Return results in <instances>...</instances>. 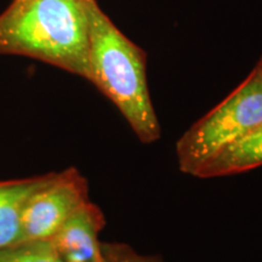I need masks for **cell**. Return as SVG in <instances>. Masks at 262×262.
I'll return each mask as SVG.
<instances>
[{"instance_id":"6da1fadb","label":"cell","mask_w":262,"mask_h":262,"mask_svg":"<svg viewBox=\"0 0 262 262\" xmlns=\"http://www.w3.org/2000/svg\"><path fill=\"white\" fill-rule=\"evenodd\" d=\"M89 0H14L0 15V54L89 78Z\"/></svg>"},{"instance_id":"7a4b0ae2","label":"cell","mask_w":262,"mask_h":262,"mask_svg":"<svg viewBox=\"0 0 262 262\" xmlns=\"http://www.w3.org/2000/svg\"><path fill=\"white\" fill-rule=\"evenodd\" d=\"M89 78L116 104L143 143L159 140L160 125L147 84V55L118 29L96 0L88 2Z\"/></svg>"},{"instance_id":"3957f363","label":"cell","mask_w":262,"mask_h":262,"mask_svg":"<svg viewBox=\"0 0 262 262\" xmlns=\"http://www.w3.org/2000/svg\"><path fill=\"white\" fill-rule=\"evenodd\" d=\"M262 123V75L255 67L227 98L186 131L176 143L179 168L194 173Z\"/></svg>"},{"instance_id":"277c9868","label":"cell","mask_w":262,"mask_h":262,"mask_svg":"<svg viewBox=\"0 0 262 262\" xmlns=\"http://www.w3.org/2000/svg\"><path fill=\"white\" fill-rule=\"evenodd\" d=\"M88 181L77 169L51 173L26 203L21 216V243L49 241L80 206L89 202Z\"/></svg>"},{"instance_id":"5b68a950","label":"cell","mask_w":262,"mask_h":262,"mask_svg":"<svg viewBox=\"0 0 262 262\" xmlns=\"http://www.w3.org/2000/svg\"><path fill=\"white\" fill-rule=\"evenodd\" d=\"M104 224L101 209L89 201L49 242L62 262H106L102 242H100V232Z\"/></svg>"},{"instance_id":"8992f818","label":"cell","mask_w":262,"mask_h":262,"mask_svg":"<svg viewBox=\"0 0 262 262\" xmlns=\"http://www.w3.org/2000/svg\"><path fill=\"white\" fill-rule=\"evenodd\" d=\"M51 173L37 178L0 181V249L21 243V216L33 193L49 181Z\"/></svg>"},{"instance_id":"52a82bcc","label":"cell","mask_w":262,"mask_h":262,"mask_svg":"<svg viewBox=\"0 0 262 262\" xmlns=\"http://www.w3.org/2000/svg\"><path fill=\"white\" fill-rule=\"evenodd\" d=\"M262 165V123L247 135L204 164L195 178L211 179L233 175Z\"/></svg>"},{"instance_id":"ba28073f","label":"cell","mask_w":262,"mask_h":262,"mask_svg":"<svg viewBox=\"0 0 262 262\" xmlns=\"http://www.w3.org/2000/svg\"><path fill=\"white\" fill-rule=\"evenodd\" d=\"M0 262H62L50 242H28L0 249Z\"/></svg>"},{"instance_id":"9c48e42d","label":"cell","mask_w":262,"mask_h":262,"mask_svg":"<svg viewBox=\"0 0 262 262\" xmlns=\"http://www.w3.org/2000/svg\"><path fill=\"white\" fill-rule=\"evenodd\" d=\"M102 253L106 262H163L159 257L136 253L122 243H102Z\"/></svg>"},{"instance_id":"30bf717a","label":"cell","mask_w":262,"mask_h":262,"mask_svg":"<svg viewBox=\"0 0 262 262\" xmlns=\"http://www.w3.org/2000/svg\"><path fill=\"white\" fill-rule=\"evenodd\" d=\"M256 68H257V71H258V72H260V73H261V75H262V58H261V60H260V61H258V62H257V64H256Z\"/></svg>"}]
</instances>
